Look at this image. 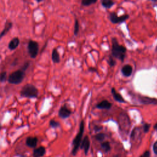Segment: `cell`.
Masks as SVG:
<instances>
[{
  "label": "cell",
  "instance_id": "13",
  "mask_svg": "<svg viewBox=\"0 0 157 157\" xmlns=\"http://www.w3.org/2000/svg\"><path fill=\"white\" fill-rule=\"evenodd\" d=\"M45 154V148L41 146L37 149H35L33 153V157H42Z\"/></svg>",
  "mask_w": 157,
  "mask_h": 157
},
{
  "label": "cell",
  "instance_id": "26",
  "mask_svg": "<svg viewBox=\"0 0 157 157\" xmlns=\"http://www.w3.org/2000/svg\"><path fill=\"white\" fill-rule=\"evenodd\" d=\"M150 127V125H149V124H148V123H145L143 127L144 132L145 133H147L149 131Z\"/></svg>",
  "mask_w": 157,
  "mask_h": 157
},
{
  "label": "cell",
  "instance_id": "19",
  "mask_svg": "<svg viewBox=\"0 0 157 157\" xmlns=\"http://www.w3.org/2000/svg\"><path fill=\"white\" fill-rule=\"evenodd\" d=\"M115 3L112 1H110V0H103L101 1V4L104 8L109 9L110 8H112V6L114 5Z\"/></svg>",
  "mask_w": 157,
  "mask_h": 157
},
{
  "label": "cell",
  "instance_id": "2",
  "mask_svg": "<svg viewBox=\"0 0 157 157\" xmlns=\"http://www.w3.org/2000/svg\"><path fill=\"white\" fill-rule=\"evenodd\" d=\"M39 91L37 88L33 84L27 83L25 85L20 91L22 97L27 98H36L38 96Z\"/></svg>",
  "mask_w": 157,
  "mask_h": 157
},
{
  "label": "cell",
  "instance_id": "1",
  "mask_svg": "<svg viewBox=\"0 0 157 157\" xmlns=\"http://www.w3.org/2000/svg\"><path fill=\"white\" fill-rule=\"evenodd\" d=\"M112 50H111L112 55L115 58H117L118 60H120L123 62L125 57L127 49L123 46V45H120L118 43L115 38L112 39Z\"/></svg>",
  "mask_w": 157,
  "mask_h": 157
},
{
  "label": "cell",
  "instance_id": "4",
  "mask_svg": "<svg viewBox=\"0 0 157 157\" xmlns=\"http://www.w3.org/2000/svg\"><path fill=\"white\" fill-rule=\"evenodd\" d=\"M83 131H84V122L82 120L80 124L79 132H78V134L76 135V137L73 141V150H72V153H73V155H76V153L78 151V148H79L80 145L81 144L82 136L83 134Z\"/></svg>",
  "mask_w": 157,
  "mask_h": 157
},
{
  "label": "cell",
  "instance_id": "32",
  "mask_svg": "<svg viewBox=\"0 0 157 157\" xmlns=\"http://www.w3.org/2000/svg\"><path fill=\"white\" fill-rule=\"evenodd\" d=\"M114 157H121L120 155H116V156H115Z\"/></svg>",
  "mask_w": 157,
  "mask_h": 157
},
{
  "label": "cell",
  "instance_id": "23",
  "mask_svg": "<svg viewBox=\"0 0 157 157\" xmlns=\"http://www.w3.org/2000/svg\"><path fill=\"white\" fill-rule=\"evenodd\" d=\"M6 80H7V73L6 71L2 72V73H0V82L3 83Z\"/></svg>",
  "mask_w": 157,
  "mask_h": 157
},
{
  "label": "cell",
  "instance_id": "6",
  "mask_svg": "<svg viewBox=\"0 0 157 157\" xmlns=\"http://www.w3.org/2000/svg\"><path fill=\"white\" fill-rule=\"evenodd\" d=\"M28 54L31 58H36L39 52V44L36 41L30 40L28 44Z\"/></svg>",
  "mask_w": 157,
  "mask_h": 157
},
{
  "label": "cell",
  "instance_id": "30",
  "mask_svg": "<svg viewBox=\"0 0 157 157\" xmlns=\"http://www.w3.org/2000/svg\"><path fill=\"white\" fill-rule=\"evenodd\" d=\"M153 152H155V153L156 155H157V141L154 144L153 147Z\"/></svg>",
  "mask_w": 157,
  "mask_h": 157
},
{
  "label": "cell",
  "instance_id": "16",
  "mask_svg": "<svg viewBox=\"0 0 157 157\" xmlns=\"http://www.w3.org/2000/svg\"><path fill=\"white\" fill-rule=\"evenodd\" d=\"M111 93L112 94V96L114 98V100L119 103H125V101L123 99V98L121 95H120L117 91L115 90L114 88H112L111 90Z\"/></svg>",
  "mask_w": 157,
  "mask_h": 157
},
{
  "label": "cell",
  "instance_id": "12",
  "mask_svg": "<svg viewBox=\"0 0 157 157\" xmlns=\"http://www.w3.org/2000/svg\"><path fill=\"white\" fill-rule=\"evenodd\" d=\"M20 44V39L18 37H16L13 38L8 44V49L11 50L16 49Z\"/></svg>",
  "mask_w": 157,
  "mask_h": 157
},
{
  "label": "cell",
  "instance_id": "22",
  "mask_svg": "<svg viewBox=\"0 0 157 157\" xmlns=\"http://www.w3.org/2000/svg\"><path fill=\"white\" fill-rule=\"evenodd\" d=\"M49 125L52 128H58V127H59L60 126V123L54 120H51L50 121V122H49Z\"/></svg>",
  "mask_w": 157,
  "mask_h": 157
},
{
  "label": "cell",
  "instance_id": "28",
  "mask_svg": "<svg viewBox=\"0 0 157 157\" xmlns=\"http://www.w3.org/2000/svg\"><path fill=\"white\" fill-rule=\"evenodd\" d=\"M29 66H30V63H29V62H27V63H25L24 64L22 68V71H26V70L27 69V68L29 67Z\"/></svg>",
  "mask_w": 157,
  "mask_h": 157
},
{
  "label": "cell",
  "instance_id": "9",
  "mask_svg": "<svg viewBox=\"0 0 157 157\" xmlns=\"http://www.w3.org/2000/svg\"><path fill=\"white\" fill-rule=\"evenodd\" d=\"M71 115V111L66 106H63L61 107L58 111V115L62 119H67Z\"/></svg>",
  "mask_w": 157,
  "mask_h": 157
},
{
  "label": "cell",
  "instance_id": "18",
  "mask_svg": "<svg viewBox=\"0 0 157 157\" xmlns=\"http://www.w3.org/2000/svg\"><path fill=\"white\" fill-rule=\"evenodd\" d=\"M52 60L54 63H58L60 62V57L57 49H54L52 53Z\"/></svg>",
  "mask_w": 157,
  "mask_h": 157
},
{
  "label": "cell",
  "instance_id": "33",
  "mask_svg": "<svg viewBox=\"0 0 157 157\" xmlns=\"http://www.w3.org/2000/svg\"><path fill=\"white\" fill-rule=\"evenodd\" d=\"M1 129V124H0V129Z\"/></svg>",
  "mask_w": 157,
  "mask_h": 157
},
{
  "label": "cell",
  "instance_id": "15",
  "mask_svg": "<svg viewBox=\"0 0 157 157\" xmlns=\"http://www.w3.org/2000/svg\"><path fill=\"white\" fill-rule=\"evenodd\" d=\"M112 107V104L107 100H103L96 105V107L101 109H110Z\"/></svg>",
  "mask_w": 157,
  "mask_h": 157
},
{
  "label": "cell",
  "instance_id": "14",
  "mask_svg": "<svg viewBox=\"0 0 157 157\" xmlns=\"http://www.w3.org/2000/svg\"><path fill=\"white\" fill-rule=\"evenodd\" d=\"M122 73L125 77H129L133 73V68L129 64H126L122 68Z\"/></svg>",
  "mask_w": 157,
  "mask_h": 157
},
{
  "label": "cell",
  "instance_id": "10",
  "mask_svg": "<svg viewBox=\"0 0 157 157\" xmlns=\"http://www.w3.org/2000/svg\"><path fill=\"white\" fill-rule=\"evenodd\" d=\"M38 142L36 137H28L26 139V145L30 148L36 147Z\"/></svg>",
  "mask_w": 157,
  "mask_h": 157
},
{
  "label": "cell",
  "instance_id": "25",
  "mask_svg": "<svg viewBox=\"0 0 157 157\" xmlns=\"http://www.w3.org/2000/svg\"><path fill=\"white\" fill-rule=\"evenodd\" d=\"M78 30H79V25H78V22L77 19L75 20V23H74V35H77Z\"/></svg>",
  "mask_w": 157,
  "mask_h": 157
},
{
  "label": "cell",
  "instance_id": "8",
  "mask_svg": "<svg viewBox=\"0 0 157 157\" xmlns=\"http://www.w3.org/2000/svg\"><path fill=\"white\" fill-rule=\"evenodd\" d=\"M109 18H110V21H111L112 23H122L123 22L126 21L129 18V16L126 14V15H123L120 17H118L117 14L115 13H110L109 14Z\"/></svg>",
  "mask_w": 157,
  "mask_h": 157
},
{
  "label": "cell",
  "instance_id": "20",
  "mask_svg": "<svg viewBox=\"0 0 157 157\" xmlns=\"http://www.w3.org/2000/svg\"><path fill=\"white\" fill-rule=\"evenodd\" d=\"M101 148L105 152H108L110 150V146L109 142H104L101 144Z\"/></svg>",
  "mask_w": 157,
  "mask_h": 157
},
{
  "label": "cell",
  "instance_id": "17",
  "mask_svg": "<svg viewBox=\"0 0 157 157\" xmlns=\"http://www.w3.org/2000/svg\"><path fill=\"white\" fill-rule=\"evenodd\" d=\"M12 27V23L11 22H6L3 30L0 33V39H1L3 37L6 35V34H7L11 30Z\"/></svg>",
  "mask_w": 157,
  "mask_h": 157
},
{
  "label": "cell",
  "instance_id": "31",
  "mask_svg": "<svg viewBox=\"0 0 157 157\" xmlns=\"http://www.w3.org/2000/svg\"><path fill=\"white\" fill-rule=\"evenodd\" d=\"M154 129H156V130H157V123L155 124V126H154Z\"/></svg>",
  "mask_w": 157,
  "mask_h": 157
},
{
  "label": "cell",
  "instance_id": "7",
  "mask_svg": "<svg viewBox=\"0 0 157 157\" xmlns=\"http://www.w3.org/2000/svg\"><path fill=\"white\" fill-rule=\"evenodd\" d=\"M131 139H132V142L133 144H134L135 146L139 144L141 141V129L138 127L134 128L131 134Z\"/></svg>",
  "mask_w": 157,
  "mask_h": 157
},
{
  "label": "cell",
  "instance_id": "24",
  "mask_svg": "<svg viewBox=\"0 0 157 157\" xmlns=\"http://www.w3.org/2000/svg\"><path fill=\"white\" fill-rule=\"evenodd\" d=\"M95 138L98 141H102L105 138V134L104 133H99L95 136Z\"/></svg>",
  "mask_w": 157,
  "mask_h": 157
},
{
  "label": "cell",
  "instance_id": "27",
  "mask_svg": "<svg viewBox=\"0 0 157 157\" xmlns=\"http://www.w3.org/2000/svg\"><path fill=\"white\" fill-rule=\"evenodd\" d=\"M108 63H109V65H110V66H114V65L115 64V63H116L115 61L114 60V59L112 58V57H110L109 58Z\"/></svg>",
  "mask_w": 157,
  "mask_h": 157
},
{
  "label": "cell",
  "instance_id": "5",
  "mask_svg": "<svg viewBox=\"0 0 157 157\" xmlns=\"http://www.w3.org/2000/svg\"><path fill=\"white\" fill-rule=\"evenodd\" d=\"M120 129L123 134L127 136L130 128V121L129 117L125 114H122L119 118Z\"/></svg>",
  "mask_w": 157,
  "mask_h": 157
},
{
  "label": "cell",
  "instance_id": "11",
  "mask_svg": "<svg viewBox=\"0 0 157 157\" xmlns=\"http://www.w3.org/2000/svg\"><path fill=\"white\" fill-rule=\"evenodd\" d=\"M90 146V142L88 137L86 136L83 139L82 144H81V149H83L84 150V152L86 155H87Z\"/></svg>",
  "mask_w": 157,
  "mask_h": 157
},
{
  "label": "cell",
  "instance_id": "3",
  "mask_svg": "<svg viewBox=\"0 0 157 157\" xmlns=\"http://www.w3.org/2000/svg\"><path fill=\"white\" fill-rule=\"evenodd\" d=\"M25 77V71L19 69L12 73L8 78V81L11 84L18 85L22 82Z\"/></svg>",
  "mask_w": 157,
  "mask_h": 157
},
{
  "label": "cell",
  "instance_id": "29",
  "mask_svg": "<svg viewBox=\"0 0 157 157\" xmlns=\"http://www.w3.org/2000/svg\"><path fill=\"white\" fill-rule=\"evenodd\" d=\"M150 152L149 151H146L140 157H150Z\"/></svg>",
  "mask_w": 157,
  "mask_h": 157
},
{
  "label": "cell",
  "instance_id": "21",
  "mask_svg": "<svg viewBox=\"0 0 157 157\" xmlns=\"http://www.w3.org/2000/svg\"><path fill=\"white\" fill-rule=\"evenodd\" d=\"M97 2L96 0H83L82 1V5L83 6H88Z\"/></svg>",
  "mask_w": 157,
  "mask_h": 157
}]
</instances>
